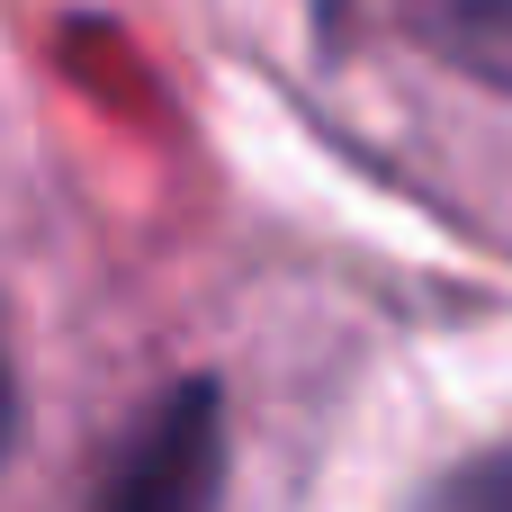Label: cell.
I'll return each instance as SVG.
<instances>
[{
  "label": "cell",
  "mask_w": 512,
  "mask_h": 512,
  "mask_svg": "<svg viewBox=\"0 0 512 512\" xmlns=\"http://www.w3.org/2000/svg\"><path fill=\"white\" fill-rule=\"evenodd\" d=\"M405 18L441 63L512 90V0H405Z\"/></svg>",
  "instance_id": "1"
},
{
  "label": "cell",
  "mask_w": 512,
  "mask_h": 512,
  "mask_svg": "<svg viewBox=\"0 0 512 512\" xmlns=\"http://www.w3.org/2000/svg\"><path fill=\"white\" fill-rule=\"evenodd\" d=\"M450 495H486V504H512V459H504V468H477V477H459Z\"/></svg>",
  "instance_id": "2"
}]
</instances>
